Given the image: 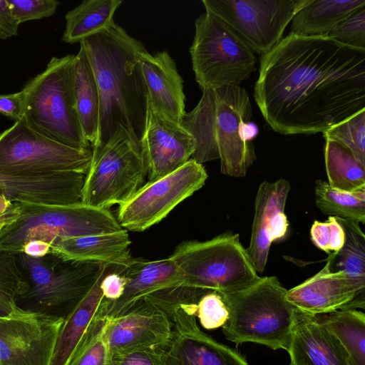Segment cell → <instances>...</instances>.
<instances>
[{"mask_svg":"<svg viewBox=\"0 0 365 365\" xmlns=\"http://www.w3.org/2000/svg\"><path fill=\"white\" fill-rule=\"evenodd\" d=\"M310 235L313 244L328 255L339 251L345 239L344 230L334 216H329L324 222L314 221Z\"/></svg>","mask_w":365,"mask_h":365,"instance_id":"cell-37","label":"cell"},{"mask_svg":"<svg viewBox=\"0 0 365 365\" xmlns=\"http://www.w3.org/2000/svg\"><path fill=\"white\" fill-rule=\"evenodd\" d=\"M259 63L253 96L276 132L324 133L365 110V48L291 32Z\"/></svg>","mask_w":365,"mask_h":365,"instance_id":"cell-1","label":"cell"},{"mask_svg":"<svg viewBox=\"0 0 365 365\" xmlns=\"http://www.w3.org/2000/svg\"><path fill=\"white\" fill-rule=\"evenodd\" d=\"M365 282L341 271L332 272L327 264L316 274L286 292V299L299 310L323 314L365 306Z\"/></svg>","mask_w":365,"mask_h":365,"instance_id":"cell-18","label":"cell"},{"mask_svg":"<svg viewBox=\"0 0 365 365\" xmlns=\"http://www.w3.org/2000/svg\"><path fill=\"white\" fill-rule=\"evenodd\" d=\"M169 317L173 327L162 347L163 365H249L240 352L203 332L192 309L178 307Z\"/></svg>","mask_w":365,"mask_h":365,"instance_id":"cell-15","label":"cell"},{"mask_svg":"<svg viewBox=\"0 0 365 365\" xmlns=\"http://www.w3.org/2000/svg\"><path fill=\"white\" fill-rule=\"evenodd\" d=\"M15 204H16V207L14 209H13L11 211H10L7 214H6L4 216L0 217V232L4 228L7 227L10 224L13 223L14 221H16V219L19 217V210L17 204L16 203H15Z\"/></svg>","mask_w":365,"mask_h":365,"instance_id":"cell-44","label":"cell"},{"mask_svg":"<svg viewBox=\"0 0 365 365\" xmlns=\"http://www.w3.org/2000/svg\"><path fill=\"white\" fill-rule=\"evenodd\" d=\"M146 175L140 144L120 125L105 145L92 152L81 202L108 210L120 205L143 186Z\"/></svg>","mask_w":365,"mask_h":365,"instance_id":"cell-10","label":"cell"},{"mask_svg":"<svg viewBox=\"0 0 365 365\" xmlns=\"http://www.w3.org/2000/svg\"><path fill=\"white\" fill-rule=\"evenodd\" d=\"M327 36L351 46L365 48V6L340 23Z\"/></svg>","mask_w":365,"mask_h":365,"instance_id":"cell-38","label":"cell"},{"mask_svg":"<svg viewBox=\"0 0 365 365\" xmlns=\"http://www.w3.org/2000/svg\"><path fill=\"white\" fill-rule=\"evenodd\" d=\"M92 67L100 94L98 134L92 152L101 149L121 125L141 145L149 94L138 54L144 45L115 22L80 42Z\"/></svg>","mask_w":365,"mask_h":365,"instance_id":"cell-2","label":"cell"},{"mask_svg":"<svg viewBox=\"0 0 365 365\" xmlns=\"http://www.w3.org/2000/svg\"><path fill=\"white\" fill-rule=\"evenodd\" d=\"M317 318L338 339L351 365H365V315L355 309L317 314Z\"/></svg>","mask_w":365,"mask_h":365,"instance_id":"cell-29","label":"cell"},{"mask_svg":"<svg viewBox=\"0 0 365 365\" xmlns=\"http://www.w3.org/2000/svg\"><path fill=\"white\" fill-rule=\"evenodd\" d=\"M76 56V109L83 135L92 147L98 134L100 94L92 67L81 46Z\"/></svg>","mask_w":365,"mask_h":365,"instance_id":"cell-28","label":"cell"},{"mask_svg":"<svg viewBox=\"0 0 365 365\" xmlns=\"http://www.w3.org/2000/svg\"><path fill=\"white\" fill-rule=\"evenodd\" d=\"M169 257L182 274L178 286L232 293L261 279L237 234L225 233L203 242H182Z\"/></svg>","mask_w":365,"mask_h":365,"instance_id":"cell-7","label":"cell"},{"mask_svg":"<svg viewBox=\"0 0 365 365\" xmlns=\"http://www.w3.org/2000/svg\"><path fill=\"white\" fill-rule=\"evenodd\" d=\"M25 284L15 255L0 251V317L21 311L16 305Z\"/></svg>","mask_w":365,"mask_h":365,"instance_id":"cell-34","label":"cell"},{"mask_svg":"<svg viewBox=\"0 0 365 365\" xmlns=\"http://www.w3.org/2000/svg\"><path fill=\"white\" fill-rule=\"evenodd\" d=\"M287 352L289 365H351L338 339L316 315L298 309Z\"/></svg>","mask_w":365,"mask_h":365,"instance_id":"cell-22","label":"cell"},{"mask_svg":"<svg viewBox=\"0 0 365 365\" xmlns=\"http://www.w3.org/2000/svg\"><path fill=\"white\" fill-rule=\"evenodd\" d=\"M85 177L77 172L36 175L0 173V194L15 203L77 204L81 202Z\"/></svg>","mask_w":365,"mask_h":365,"instance_id":"cell-20","label":"cell"},{"mask_svg":"<svg viewBox=\"0 0 365 365\" xmlns=\"http://www.w3.org/2000/svg\"><path fill=\"white\" fill-rule=\"evenodd\" d=\"M364 6L365 0H309L294 16L291 32L307 36H327Z\"/></svg>","mask_w":365,"mask_h":365,"instance_id":"cell-26","label":"cell"},{"mask_svg":"<svg viewBox=\"0 0 365 365\" xmlns=\"http://www.w3.org/2000/svg\"><path fill=\"white\" fill-rule=\"evenodd\" d=\"M92 150H78L34 130L24 116L0 133V173L46 175L60 172L86 174Z\"/></svg>","mask_w":365,"mask_h":365,"instance_id":"cell-11","label":"cell"},{"mask_svg":"<svg viewBox=\"0 0 365 365\" xmlns=\"http://www.w3.org/2000/svg\"><path fill=\"white\" fill-rule=\"evenodd\" d=\"M108 264H104L92 287L64 319L58 332L50 365H68L97 317L103 299L101 283L108 271Z\"/></svg>","mask_w":365,"mask_h":365,"instance_id":"cell-25","label":"cell"},{"mask_svg":"<svg viewBox=\"0 0 365 365\" xmlns=\"http://www.w3.org/2000/svg\"><path fill=\"white\" fill-rule=\"evenodd\" d=\"M19 24L7 0H0V38L7 39L18 35Z\"/></svg>","mask_w":365,"mask_h":365,"instance_id":"cell-42","label":"cell"},{"mask_svg":"<svg viewBox=\"0 0 365 365\" xmlns=\"http://www.w3.org/2000/svg\"><path fill=\"white\" fill-rule=\"evenodd\" d=\"M19 24L53 16L59 5L56 0H7Z\"/></svg>","mask_w":365,"mask_h":365,"instance_id":"cell-39","label":"cell"},{"mask_svg":"<svg viewBox=\"0 0 365 365\" xmlns=\"http://www.w3.org/2000/svg\"><path fill=\"white\" fill-rule=\"evenodd\" d=\"M106 319L105 336L110 354L138 348L162 347L171 336L170 317L147 297L135 302L122 314Z\"/></svg>","mask_w":365,"mask_h":365,"instance_id":"cell-17","label":"cell"},{"mask_svg":"<svg viewBox=\"0 0 365 365\" xmlns=\"http://www.w3.org/2000/svg\"><path fill=\"white\" fill-rule=\"evenodd\" d=\"M326 140L336 142L347 148L365 165V110L323 133Z\"/></svg>","mask_w":365,"mask_h":365,"instance_id":"cell-35","label":"cell"},{"mask_svg":"<svg viewBox=\"0 0 365 365\" xmlns=\"http://www.w3.org/2000/svg\"><path fill=\"white\" fill-rule=\"evenodd\" d=\"M162 347L138 348L114 353L111 354V365H163Z\"/></svg>","mask_w":365,"mask_h":365,"instance_id":"cell-40","label":"cell"},{"mask_svg":"<svg viewBox=\"0 0 365 365\" xmlns=\"http://www.w3.org/2000/svg\"><path fill=\"white\" fill-rule=\"evenodd\" d=\"M287 291L271 276L239 292H221L229 313L222 327L225 338L236 345L252 342L287 351L297 308L287 300Z\"/></svg>","mask_w":365,"mask_h":365,"instance_id":"cell-4","label":"cell"},{"mask_svg":"<svg viewBox=\"0 0 365 365\" xmlns=\"http://www.w3.org/2000/svg\"><path fill=\"white\" fill-rule=\"evenodd\" d=\"M141 147L148 181H154L185 165L195 152V143L180 123L154 108L148 100Z\"/></svg>","mask_w":365,"mask_h":365,"instance_id":"cell-16","label":"cell"},{"mask_svg":"<svg viewBox=\"0 0 365 365\" xmlns=\"http://www.w3.org/2000/svg\"><path fill=\"white\" fill-rule=\"evenodd\" d=\"M51 251L50 243L39 240H31L24 245L21 252L31 257L38 258L46 256Z\"/></svg>","mask_w":365,"mask_h":365,"instance_id":"cell-43","label":"cell"},{"mask_svg":"<svg viewBox=\"0 0 365 365\" xmlns=\"http://www.w3.org/2000/svg\"><path fill=\"white\" fill-rule=\"evenodd\" d=\"M121 0H86L65 15L66 27L62 41L67 43L102 33L115 23L113 16Z\"/></svg>","mask_w":365,"mask_h":365,"instance_id":"cell-27","label":"cell"},{"mask_svg":"<svg viewBox=\"0 0 365 365\" xmlns=\"http://www.w3.org/2000/svg\"><path fill=\"white\" fill-rule=\"evenodd\" d=\"M202 91L197 106L180 122L195 143L191 158L200 164L220 159L222 174L243 177L257 159L252 140L258 128L250 121L249 95L235 85Z\"/></svg>","mask_w":365,"mask_h":365,"instance_id":"cell-3","label":"cell"},{"mask_svg":"<svg viewBox=\"0 0 365 365\" xmlns=\"http://www.w3.org/2000/svg\"><path fill=\"white\" fill-rule=\"evenodd\" d=\"M344 232L341 248L328 256L327 264L332 272L341 271L348 276L365 282V235L359 224L336 217Z\"/></svg>","mask_w":365,"mask_h":365,"instance_id":"cell-31","label":"cell"},{"mask_svg":"<svg viewBox=\"0 0 365 365\" xmlns=\"http://www.w3.org/2000/svg\"><path fill=\"white\" fill-rule=\"evenodd\" d=\"M76 55L53 56L44 71L22 89L24 117L38 133L68 146L91 149L85 138L76 109Z\"/></svg>","mask_w":365,"mask_h":365,"instance_id":"cell-6","label":"cell"},{"mask_svg":"<svg viewBox=\"0 0 365 365\" xmlns=\"http://www.w3.org/2000/svg\"><path fill=\"white\" fill-rule=\"evenodd\" d=\"M289 190L290 185L284 179L264 181L257 190L250 245L245 249L257 273L265 268L271 244L287 232L284 208Z\"/></svg>","mask_w":365,"mask_h":365,"instance_id":"cell-19","label":"cell"},{"mask_svg":"<svg viewBox=\"0 0 365 365\" xmlns=\"http://www.w3.org/2000/svg\"><path fill=\"white\" fill-rule=\"evenodd\" d=\"M24 93L19 92L0 95V113L15 122L24 116Z\"/></svg>","mask_w":365,"mask_h":365,"instance_id":"cell-41","label":"cell"},{"mask_svg":"<svg viewBox=\"0 0 365 365\" xmlns=\"http://www.w3.org/2000/svg\"><path fill=\"white\" fill-rule=\"evenodd\" d=\"M130 243L128 230L122 229L110 233L60 238L52 243L51 252L69 260L120 263L130 257Z\"/></svg>","mask_w":365,"mask_h":365,"instance_id":"cell-24","label":"cell"},{"mask_svg":"<svg viewBox=\"0 0 365 365\" xmlns=\"http://www.w3.org/2000/svg\"><path fill=\"white\" fill-rule=\"evenodd\" d=\"M207 178L202 165L190 158L170 174L143 185L119 205L117 220L126 230L143 232L200 189Z\"/></svg>","mask_w":365,"mask_h":365,"instance_id":"cell-13","label":"cell"},{"mask_svg":"<svg viewBox=\"0 0 365 365\" xmlns=\"http://www.w3.org/2000/svg\"><path fill=\"white\" fill-rule=\"evenodd\" d=\"M190 53L195 81L202 90L239 86L256 71L253 50L223 20L208 11L195 21Z\"/></svg>","mask_w":365,"mask_h":365,"instance_id":"cell-9","label":"cell"},{"mask_svg":"<svg viewBox=\"0 0 365 365\" xmlns=\"http://www.w3.org/2000/svg\"><path fill=\"white\" fill-rule=\"evenodd\" d=\"M15 207L16 204L14 202L0 194V217L11 211Z\"/></svg>","mask_w":365,"mask_h":365,"instance_id":"cell-45","label":"cell"},{"mask_svg":"<svg viewBox=\"0 0 365 365\" xmlns=\"http://www.w3.org/2000/svg\"><path fill=\"white\" fill-rule=\"evenodd\" d=\"M25 284L16 299L24 311L65 319L98 279L104 264L63 259L50 252L35 258L14 253Z\"/></svg>","mask_w":365,"mask_h":365,"instance_id":"cell-5","label":"cell"},{"mask_svg":"<svg viewBox=\"0 0 365 365\" xmlns=\"http://www.w3.org/2000/svg\"><path fill=\"white\" fill-rule=\"evenodd\" d=\"M324 160L328 184L346 191L365 190V165L339 143L326 140Z\"/></svg>","mask_w":365,"mask_h":365,"instance_id":"cell-30","label":"cell"},{"mask_svg":"<svg viewBox=\"0 0 365 365\" xmlns=\"http://www.w3.org/2000/svg\"><path fill=\"white\" fill-rule=\"evenodd\" d=\"M122 274L125 281L123 292L115 301L103 298L98 311L101 317L112 318L122 314L139 299L182 283L180 271L170 257L153 261L130 257Z\"/></svg>","mask_w":365,"mask_h":365,"instance_id":"cell-21","label":"cell"},{"mask_svg":"<svg viewBox=\"0 0 365 365\" xmlns=\"http://www.w3.org/2000/svg\"><path fill=\"white\" fill-rule=\"evenodd\" d=\"M314 193L316 205L324 215L364 224L365 190L346 192L317 180Z\"/></svg>","mask_w":365,"mask_h":365,"instance_id":"cell-32","label":"cell"},{"mask_svg":"<svg viewBox=\"0 0 365 365\" xmlns=\"http://www.w3.org/2000/svg\"><path fill=\"white\" fill-rule=\"evenodd\" d=\"M152 106L180 123L185 115L183 80L174 60L166 51L150 54L146 48L138 54Z\"/></svg>","mask_w":365,"mask_h":365,"instance_id":"cell-23","label":"cell"},{"mask_svg":"<svg viewBox=\"0 0 365 365\" xmlns=\"http://www.w3.org/2000/svg\"><path fill=\"white\" fill-rule=\"evenodd\" d=\"M19 216L0 232V251L18 253L31 240L52 243L58 239L100 235L123 229L108 209L82 202L55 205L16 203Z\"/></svg>","mask_w":365,"mask_h":365,"instance_id":"cell-8","label":"cell"},{"mask_svg":"<svg viewBox=\"0 0 365 365\" xmlns=\"http://www.w3.org/2000/svg\"><path fill=\"white\" fill-rule=\"evenodd\" d=\"M195 316L206 329L222 327L229 313L222 293L210 290L204 294L197 303Z\"/></svg>","mask_w":365,"mask_h":365,"instance_id":"cell-36","label":"cell"},{"mask_svg":"<svg viewBox=\"0 0 365 365\" xmlns=\"http://www.w3.org/2000/svg\"><path fill=\"white\" fill-rule=\"evenodd\" d=\"M106 319L98 314L68 365H111Z\"/></svg>","mask_w":365,"mask_h":365,"instance_id":"cell-33","label":"cell"},{"mask_svg":"<svg viewBox=\"0 0 365 365\" xmlns=\"http://www.w3.org/2000/svg\"><path fill=\"white\" fill-rule=\"evenodd\" d=\"M309 0H202L253 50L265 54L282 39L294 16Z\"/></svg>","mask_w":365,"mask_h":365,"instance_id":"cell-12","label":"cell"},{"mask_svg":"<svg viewBox=\"0 0 365 365\" xmlns=\"http://www.w3.org/2000/svg\"><path fill=\"white\" fill-rule=\"evenodd\" d=\"M63 320L22 310L0 317V365H50Z\"/></svg>","mask_w":365,"mask_h":365,"instance_id":"cell-14","label":"cell"}]
</instances>
